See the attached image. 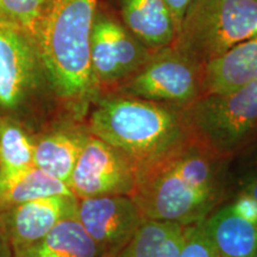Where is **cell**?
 Here are the masks:
<instances>
[{
    "mask_svg": "<svg viewBox=\"0 0 257 257\" xmlns=\"http://www.w3.org/2000/svg\"><path fill=\"white\" fill-rule=\"evenodd\" d=\"M99 0H46L36 46L51 92L76 118L99 96L91 66V34Z\"/></svg>",
    "mask_w": 257,
    "mask_h": 257,
    "instance_id": "7a4b0ae2",
    "label": "cell"
},
{
    "mask_svg": "<svg viewBox=\"0 0 257 257\" xmlns=\"http://www.w3.org/2000/svg\"><path fill=\"white\" fill-rule=\"evenodd\" d=\"M137 172L120 152L89 133L72 173L69 188L79 199L131 195Z\"/></svg>",
    "mask_w": 257,
    "mask_h": 257,
    "instance_id": "9c48e42d",
    "label": "cell"
},
{
    "mask_svg": "<svg viewBox=\"0 0 257 257\" xmlns=\"http://www.w3.org/2000/svg\"><path fill=\"white\" fill-rule=\"evenodd\" d=\"M184 113L192 136L225 159L257 130V80L231 92L201 95Z\"/></svg>",
    "mask_w": 257,
    "mask_h": 257,
    "instance_id": "5b68a950",
    "label": "cell"
},
{
    "mask_svg": "<svg viewBox=\"0 0 257 257\" xmlns=\"http://www.w3.org/2000/svg\"><path fill=\"white\" fill-rule=\"evenodd\" d=\"M35 137L23 121L0 115V174H12L34 165Z\"/></svg>",
    "mask_w": 257,
    "mask_h": 257,
    "instance_id": "ac0fdd59",
    "label": "cell"
},
{
    "mask_svg": "<svg viewBox=\"0 0 257 257\" xmlns=\"http://www.w3.org/2000/svg\"><path fill=\"white\" fill-rule=\"evenodd\" d=\"M242 192L257 199V172L250 173L242 181Z\"/></svg>",
    "mask_w": 257,
    "mask_h": 257,
    "instance_id": "d4e9b609",
    "label": "cell"
},
{
    "mask_svg": "<svg viewBox=\"0 0 257 257\" xmlns=\"http://www.w3.org/2000/svg\"><path fill=\"white\" fill-rule=\"evenodd\" d=\"M152 54L123 22L98 5L91 34V66L99 95L133 76Z\"/></svg>",
    "mask_w": 257,
    "mask_h": 257,
    "instance_id": "ba28073f",
    "label": "cell"
},
{
    "mask_svg": "<svg viewBox=\"0 0 257 257\" xmlns=\"http://www.w3.org/2000/svg\"><path fill=\"white\" fill-rule=\"evenodd\" d=\"M257 34V0H193L174 46L205 67Z\"/></svg>",
    "mask_w": 257,
    "mask_h": 257,
    "instance_id": "277c9868",
    "label": "cell"
},
{
    "mask_svg": "<svg viewBox=\"0 0 257 257\" xmlns=\"http://www.w3.org/2000/svg\"><path fill=\"white\" fill-rule=\"evenodd\" d=\"M120 251H121V249H117V248L104 250L99 257H119Z\"/></svg>",
    "mask_w": 257,
    "mask_h": 257,
    "instance_id": "4316f807",
    "label": "cell"
},
{
    "mask_svg": "<svg viewBox=\"0 0 257 257\" xmlns=\"http://www.w3.org/2000/svg\"><path fill=\"white\" fill-rule=\"evenodd\" d=\"M230 206L238 216L253 224H257V199L251 197L248 193H239L238 197L232 204H230Z\"/></svg>",
    "mask_w": 257,
    "mask_h": 257,
    "instance_id": "7402d4cb",
    "label": "cell"
},
{
    "mask_svg": "<svg viewBox=\"0 0 257 257\" xmlns=\"http://www.w3.org/2000/svg\"><path fill=\"white\" fill-rule=\"evenodd\" d=\"M46 0H0V21L36 38Z\"/></svg>",
    "mask_w": 257,
    "mask_h": 257,
    "instance_id": "ffe728a7",
    "label": "cell"
},
{
    "mask_svg": "<svg viewBox=\"0 0 257 257\" xmlns=\"http://www.w3.org/2000/svg\"><path fill=\"white\" fill-rule=\"evenodd\" d=\"M180 257H220L205 229L204 221L184 227Z\"/></svg>",
    "mask_w": 257,
    "mask_h": 257,
    "instance_id": "44dd1931",
    "label": "cell"
},
{
    "mask_svg": "<svg viewBox=\"0 0 257 257\" xmlns=\"http://www.w3.org/2000/svg\"><path fill=\"white\" fill-rule=\"evenodd\" d=\"M204 67L169 46L153 51L133 76L112 92L179 107H187L202 95Z\"/></svg>",
    "mask_w": 257,
    "mask_h": 257,
    "instance_id": "52a82bcc",
    "label": "cell"
},
{
    "mask_svg": "<svg viewBox=\"0 0 257 257\" xmlns=\"http://www.w3.org/2000/svg\"><path fill=\"white\" fill-rule=\"evenodd\" d=\"M87 127L133 163L137 175L193 137L184 107L119 93H102L92 104Z\"/></svg>",
    "mask_w": 257,
    "mask_h": 257,
    "instance_id": "3957f363",
    "label": "cell"
},
{
    "mask_svg": "<svg viewBox=\"0 0 257 257\" xmlns=\"http://www.w3.org/2000/svg\"><path fill=\"white\" fill-rule=\"evenodd\" d=\"M184 227L185 226H182L173 236L169 237L157 257H180L182 240H184Z\"/></svg>",
    "mask_w": 257,
    "mask_h": 257,
    "instance_id": "603a6c76",
    "label": "cell"
},
{
    "mask_svg": "<svg viewBox=\"0 0 257 257\" xmlns=\"http://www.w3.org/2000/svg\"><path fill=\"white\" fill-rule=\"evenodd\" d=\"M257 80V34L204 67L202 95L226 93Z\"/></svg>",
    "mask_w": 257,
    "mask_h": 257,
    "instance_id": "5bb4252c",
    "label": "cell"
},
{
    "mask_svg": "<svg viewBox=\"0 0 257 257\" xmlns=\"http://www.w3.org/2000/svg\"><path fill=\"white\" fill-rule=\"evenodd\" d=\"M88 136L87 125H62L35 137V167L69 186Z\"/></svg>",
    "mask_w": 257,
    "mask_h": 257,
    "instance_id": "7c38bea8",
    "label": "cell"
},
{
    "mask_svg": "<svg viewBox=\"0 0 257 257\" xmlns=\"http://www.w3.org/2000/svg\"><path fill=\"white\" fill-rule=\"evenodd\" d=\"M102 249L78 218L57 224L47 236L14 253V257H99Z\"/></svg>",
    "mask_w": 257,
    "mask_h": 257,
    "instance_id": "2e32d148",
    "label": "cell"
},
{
    "mask_svg": "<svg viewBox=\"0 0 257 257\" xmlns=\"http://www.w3.org/2000/svg\"><path fill=\"white\" fill-rule=\"evenodd\" d=\"M182 226L170 221L146 219L121 249L119 257H157L169 237Z\"/></svg>",
    "mask_w": 257,
    "mask_h": 257,
    "instance_id": "d6986e66",
    "label": "cell"
},
{
    "mask_svg": "<svg viewBox=\"0 0 257 257\" xmlns=\"http://www.w3.org/2000/svg\"><path fill=\"white\" fill-rule=\"evenodd\" d=\"M223 161L192 137L137 175L131 197L146 219L192 225L216 210L223 194Z\"/></svg>",
    "mask_w": 257,
    "mask_h": 257,
    "instance_id": "6da1fadb",
    "label": "cell"
},
{
    "mask_svg": "<svg viewBox=\"0 0 257 257\" xmlns=\"http://www.w3.org/2000/svg\"><path fill=\"white\" fill-rule=\"evenodd\" d=\"M79 198L56 194L35 199L0 212V225L16 253L47 236L61 221L78 218Z\"/></svg>",
    "mask_w": 257,
    "mask_h": 257,
    "instance_id": "30bf717a",
    "label": "cell"
},
{
    "mask_svg": "<svg viewBox=\"0 0 257 257\" xmlns=\"http://www.w3.org/2000/svg\"><path fill=\"white\" fill-rule=\"evenodd\" d=\"M72 193L69 186L37 167L12 174H0V212L38 198Z\"/></svg>",
    "mask_w": 257,
    "mask_h": 257,
    "instance_id": "e0dca14e",
    "label": "cell"
},
{
    "mask_svg": "<svg viewBox=\"0 0 257 257\" xmlns=\"http://www.w3.org/2000/svg\"><path fill=\"white\" fill-rule=\"evenodd\" d=\"M119 3L120 21L150 50L174 43L178 25L163 0H119Z\"/></svg>",
    "mask_w": 257,
    "mask_h": 257,
    "instance_id": "4fadbf2b",
    "label": "cell"
},
{
    "mask_svg": "<svg viewBox=\"0 0 257 257\" xmlns=\"http://www.w3.org/2000/svg\"><path fill=\"white\" fill-rule=\"evenodd\" d=\"M204 225L220 257H257V224L238 216L230 205L212 212Z\"/></svg>",
    "mask_w": 257,
    "mask_h": 257,
    "instance_id": "9a60e30c",
    "label": "cell"
},
{
    "mask_svg": "<svg viewBox=\"0 0 257 257\" xmlns=\"http://www.w3.org/2000/svg\"><path fill=\"white\" fill-rule=\"evenodd\" d=\"M78 220L104 250L123 249L146 218L131 195L79 199Z\"/></svg>",
    "mask_w": 257,
    "mask_h": 257,
    "instance_id": "8fae6325",
    "label": "cell"
},
{
    "mask_svg": "<svg viewBox=\"0 0 257 257\" xmlns=\"http://www.w3.org/2000/svg\"><path fill=\"white\" fill-rule=\"evenodd\" d=\"M44 86L50 88L36 42L22 29L0 21V115L22 121L21 115Z\"/></svg>",
    "mask_w": 257,
    "mask_h": 257,
    "instance_id": "8992f818",
    "label": "cell"
},
{
    "mask_svg": "<svg viewBox=\"0 0 257 257\" xmlns=\"http://www.w3.org/2000/svg\"><path fill=\"white\" fill-rule=\"evenodd\" d=\"M0 257H14L12 248L2 225H0Z\"/></svg>",
    "mask_w": 257,
    "mask_h": 257,
    "instance_id": "484cf974",
    "label": "cell"
},
{
    "mask_svg": "<svg viewBox=\"0 0 257 257\" xmlns=\"http://www.w3.org/2000/svg\"><path fill=\"white\" fill-rule=\"evenodd\" d=\"M166 3V5L168 6L169 11L172 12L173 17H174L176 25H179L181 23V21L184 19L186 12L191 4L193 3V0H163Z\"/></svg>",
    "mask_w": 257,
    "mask_h": 257,
    "instance_id": "cb8c5ba5",
    "label": "cell"
}]
</instances>
